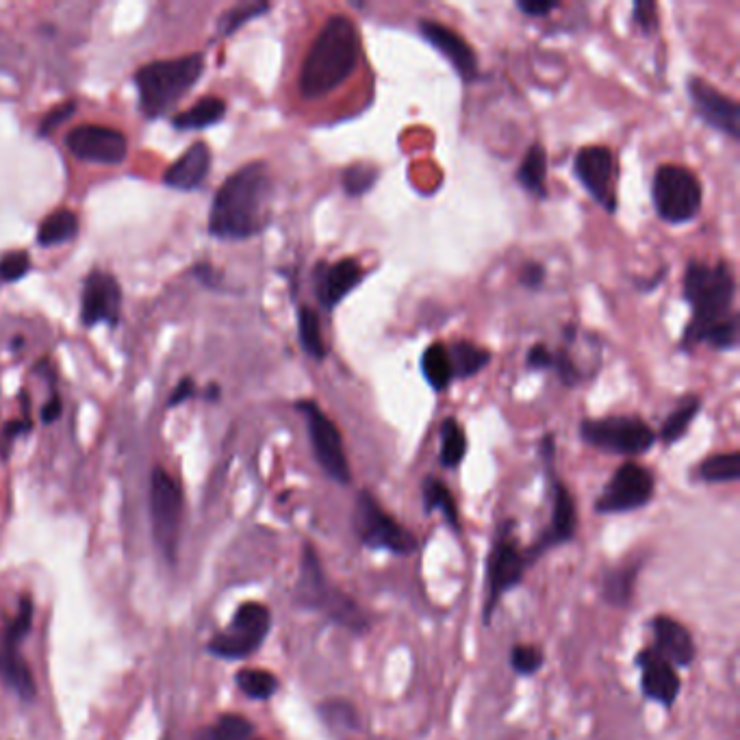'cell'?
Wrapping results in <instances>:
<instances>
[{
    "mask_svg": "<svg viewBox=\"0 0 740 740\" xmlns=\"http://www.w3.org/2000/svg\"><path fill=\"white\" fill-rule=\"evenodd\" d=\"M274 183L267 165L257 161L237 170L215 194L209 233L220 239H250L270 222Z\"/></svg>",
    "mask_w": 740,
    "mask_h": 740,
    "instance_id": "cell-1",
    "label": "cell"
},
{
    "mask_svg": "<svg viewBox=\"0 0 740 740\" xmlns=\"http://www.w3.org/2000/svg\"><path fill=\"white\" fill-rule=\"evenodd\" d=\"M361 57V37L354 22L335 14L326 20L322 31L317 33L309 53L302 63L300 92L304 98L317 100L346 83L356 70Z\"/></svg>",
    "mask_w": 740,
    "mask_h": 740,
    "instance_id": "cell-2",
    "label": "cell"
},
{
    "mask_svg": "<svg viewBox=\"0 0 740 740\" xmlns=\"http://www.w3.org/2000/svg\"><path fill=\"white\" fill-rule=\"evenodd\" d=\"M734 296L736 280L732 267L725 261L714 265L699 261L688 263L684 274V298L693 306V320L684 330V350H693L697 343L704 341L708 328L732 313Z\"/></svg>",
    "mask_w": 740,
    "mask_h": 740,
    "instance_id": "cell-3",
    "label": "cell"
},
{
    "mask_svg": "<svg viewBox=\"0 0 740 740\" xmlns=\"http://www.w3.org/2000/svg\"><path fill=\"white\" fill-rule=\"evenodd\" d=\"M202 70V55L152 61L148 66L139 68L135 74V85L144 116L159 118L163 113H168L198 83Z\"/></svg>",
    "mask_w": 740,
    "mask_h": 740,
    "instance_id": "cell-4",
    "label": "cell"
},
{
    "mask_svg": "<svg viewBox=\"0 0 740 740\" xmlns=\"http://www.w3.org/2000/svg\"><path fill=\"white\" fill-rule=\"evenodd\" d=\"M298 602L311 610H320L328 619L343 625L352 632H365L367 630V617L363 610L356 606L352 599L335 589L328 582L326 573L320 565V558L313 552V547L306 545L302 554V569H300V580L296 589Z\"/></svg>",
    "mask_w": 740,
    "mask_h": 740,
    "instance_id": "cell-5",
    "label": "cell"
},
{
    "mask_svg": "<svg viewBox=\"0 0 740 740\" xmlns=\"http://www.w3.org/2000/svg\"><path fill=\"white\" fill-rule=\"evenodd\" d=\"M652 200L660 220L667 224H686L695 220L704 202L699 178L682 165H660L654 174Z\"/></svg>",
    "mask_w": 740,
    "mask_h": 740,
    "instance_id": "cell-6",
    "label": "cell"
},
{
    "mask_svg": "<svg viewBox=\"0 0 740 740\" xmlns=\"http://www.w3.org/2000/svg\"><path fill=\"white\" fill-rule=\"evenodd\" d=\"M580 435L597 450L623 456L645 454L656 443L654 430L632 415L586 419L580 424Z\"/></svg>",
    "mask_w": 740,
    "mask_h": 740,
    "instance_id": "cell-7",
    "label": "cell"
},
{
    "mask_svg": "<svg viewBox=\"0 0 740 740\" xmlns=\"http://www.w3.org/2000/svg\"><path fill=\"white\" fill-rule=\"evenodd\" d=\"M354 528L359 539L372 550H387L398 556H411L417 552V539L413 534L389 517L367 491L356 497Z\"/></svg>",
    "mask_w": 740,
    "mask_h": 740,
    "instance_id": "cell-8",
    "label": "cell"
},
{
    "mask_svg": "<svg viewBox=\"0 0 740 740\" xmlns=\"http://www.w3.org/2000/svg\"><path fill=\"white\" fill-rule=\"evenodd\" d=\"M270 625L272 615L263 604H244L235 612L231 625L209 643V652L228 660L246 658L261 647Z\"/></svg>",
    "mask_w": 740,
    "mask_h": 740,
    "instance_id": "cell-9",
    "label": "cell"
},
{
    "mask_svg": "<svg viewBox=\"0 0 740 740\" xmlns=\"http://www.w3.org/2000/svg\"><path fill=\"white\" fill-rule=\"evenodd\" d=\"M296 408L306 417V426H309V437L317 463H320V467L335 482L348 484L352 478L350 463L346 450H343L341 432L333 424V419L311 400L298 402Z\"/></svg>",
    "mask_w": 740,
    "mask_h": 740,
    "instance_id": "cell-10",
    "label": "cell"
},
{
    "mask_svg": "<svg viewBox=\"0 0 740 740\" xmlns=\"http://www.w3.org/2000/svg\"><path fill=\"white\" fill-rule=\"evenodd\" d=\"M181 513L183 495L178 484L165 474L163 469L152 471L150 484V515L155 541L165 558L172 560L178 545V532H181Z\"/></svg>",
    "mask_w": 740,
    "mask_h": 740,
    "instance_id": "cell-11",
    "label": "cell"
},
{
    "mask_svg": "<svg viewBox=\"0 0 740 740\" xmlns=\"http://www.w3.org/2000/svg\"><path fill=\"white\" fill-rule=\"evenodd\" d=\"M654 497V476L643 465L625 463L615 476L610 478L606 489L599 495L595 510L602 515L630 513V510L643 508Z\"/></svg>",
    "mask_w": 740,
    "mask_h": 740,
    "instance_id": "cell-12",
    "label": "cell"
},
{
    "mask_svg": "<svg viewBox=\"0 0 740 740\" xmlns=\"http://www.w3.org/2000/svg\"><path fill=\"white\" fill-rule=\"evenodd\" d=\"M31 617L33 606L29 599H24L16 619L9 623L3 643H0V675H3L7 686L14 688V691L24 699L35 697V680L29 671V665L20 654V643L31 628Z\"/></svg>",
    "mask_w": 740,
    "mask_h": 740,
    "instance_id": "cell-13",
    "label": "cell"
},
{
    "mask_svg": "<svg viewBox=\"0 0 740 740\" xmlns=\"http://www.w3.org/2000/svg\"><path fill=\"white\" fill-rule=\"evenodd\" d=\"M66 146L72 150V155L83 161L109 165L122 163L126 159V152H129V142L120 131L98 124L76 126L68 133Z\"/></svg>",
    "mask_w": 740,
    "mask_h": 740,
    "instance_id": "cell-14",
    "label": "cell"
},
{
    "mask_svg": "<svg viewBox=\"0 0 740 740\" xmlns=\"http://www.w3.org/2000/svg\"><path fill=\"white\" fill-rule=\"evenodd\" d=\"M526 565L528 558L519 552L517 541L508 537V530H502L489 558V602L487 608H484V617H487V621L493 615V608L500 604V597L508 591H513L521 582Z\"/></svg>",
    "mask_w": 740,
    "mask_h": 740,
    "instance_id": "cell-15",
    "label": "cell"
},
{
    "mask_svg": "<svg viewBox=\"0 0 740 740\" xmlns=\"http://www.w3.org/2000/svg\"><path fill=\"white\" fill-rule=\"evenodd\" d=\"M573 172H576L578 181L586 187V191L599 202L604 204L606 211H615L617 198L612 191V181H615V157L612 150L606 146H586L580 148L576 161H573Z\"/></svg>",
    "mask_w": 740,
    "mask_h": 740,
    "instance_id": "cell-16",
    "label": "cell"
},
{
    "mask_svg": "<svg viewBox=\"0 0 740 740\" xmlns=\"http://www.w3.org/2000/svg\"><path fill=\"white\" fill-rule=\"evenodd\" d=\"M688 94L693 98L695 111L712 129L730 135L732 139L740 137V107L734 98L719 92L717 87L704 79H688Z\"/></svg>",
    "mask_w": 740,
    "mask_h": 740,
    "instance_id": "cell-17",
    "label": "cell"
},
{
    "mask_svg": "<svg viewBox=\"0 0 740 740\" xmlns=\"http://www.w3.org/2000/svg\"><path fill=\"white\" fill-rule=\"evenodd\" d=\"M122 291L118 280L107 272H92L85 280L81 320L87 328L96 324H116L120 317Z\"/></svg>",
    "mask_w": 740,
    "mask_h": 740,
    "instance_id": "cell-18",
    "label": "cell"
},
{
    "mask_svg": "<svg viewBox=\"0 0 740 740\" xmlns=\"http://www.w3.org/2000/svg\"><path fill=\"white\" fill-rule=\"evenodd\" d=\"M363 276L365 270L354 259H341L335 263L320 261L313 272L315 296L326 311H333L352 289L361 285Z\"/></svg>",
    "mask_w": 740,
    "mask_h": 740,
    "instance_id": "cell-19",
    "label": "cell"
},
{
    "mask_svg": "<svg viewBox=\"0 0 740 740\" xmlns=\"http://www.w3.org/2000/svg\"><path fill=\"white\" fill-rule=\"evenodd\" d=\"M419 33L424 35V40L435 46L439 53L448 59L458 76L465 81H474L478 76V59L474 48L467 44L465 37L458 35L454 29L445 27V24L437 20H421L419 22Z\"/></svg>",
    "mask_w": 740,
    "mask_h": 740,
    "instance_id": "cell-20",
    "label": "cell"
},
{
    "mask_svg": "<svg viewBox=\"0 0 740 740\" xmlns=\"http://www.w3.org/2000/svg\"><path fill=\"white\" fill-rule=\"evenodd\" d=\"M636 665L641 669V684L647 699L658 701L662 706H673L680 695V675L665 658H660L654 649H643L636 656Z\"/></svg>",
    "mask_w": 740,
    "mask_h": 740,
    "instance_id": "cell-21",
    "label": "cell"
},
{
    "mask_svg": "<svg viewBox=\"0 0 740 740\" xmlns=\"http://www.w3.org/2000/svg\"><path fill=\"white\" fill-rule=\"evenodd\" d=\"M552 510H554V513H552V528H547V532L543 534V539L526 556L528 560L541 556L543 552H547L554 545L571 541L573 534H576V523H578L576 504H573V497H571L569 489L565 487L563 482L554 484V508Z\"/></svg>",
    "mask_w": 740,
    "mask_h": 740,
    "instance_id": "cell-22",
    "label": "cell"
},
{
    "mask_svg": "<svg viewBox=\"0 0 740 740\" xmlns=\"http://www.w3.org/2000/svg\"><path fill=\"white\" fill-rule=\"evenodd\" d=\"M656 647L654 652L665 658L673 667H688L695 660V641L682 623L671 617H658L654 621Z\"/></svg>",
    "mask_w": 740,
    "mask_h": 740,
    "instance_id": "cell-23",
    "label": "cell"
},
{
    "mask_svg": "<svg viewBox=\"0 0 740 740\" xmlns=\"http://www.w3.org/2000/svg\"><path fill=\"white\" fill-rule=\"evenodd\" d=\"M209 168H211V150L204 142H198L194 146H189L183 152V157L165 172L163 181L172 189L191 191L204 183Z\"/></svg>",
    "mask_w": 740,
    "mask_h": 740,
    "instance_id": "cell-24",
    "label": "cell"
},
{
    "mask_svg": "<svg viewBox=\"0 0 740 740\" xmlns=\"http://www.w3.org/2000/svg\"><path fill=\"white\" fill-rule=\"evenodd\" d=\"M226 116V102L222 98H202L194 107L174 116L172 124L178 131H200L218 124Z\"/></svg>",
    "mask_w": 740,
    "mask_h": 740,
    "instance_id": "cell-25",
    "label": "cell"
},
{
    "mask_svg": "<svg viewBox=\"0 0 740 740\" xmlns=\"http://www.w3.org/2000/svg\"><path fill=\"white\" fill-rule=\"evenodd\" d=\"M545 174H547V152L541 144H532L517 170V183L532 196L545 198Z\"/></svg>",
    "mask_w": 740,
    "mask_h": 740,
    "instance_id": "cell-26",
    "label": "cell"
},
{
    "mask_svg": "<svg viewBox=\"0 0 740 740\" xmlns=\"http://www.w3.org/2000/svg\"><path fill=\"white\" fill-rule=\"evenodd\" d=\"M421 372H424L428 385L435 391H443L450 387V382L454 380V372L448 348H445L443 343H432V346L424 352V356H421Z\"/></svg>",
    "mask_w": 740,
    "mask_h": 740,
    "instance_id": "cell-27",
    "label": "cell"
},
{
    "mask_svg": "<svg viewBox=\"0 0 740 740\" xmlns=\"http://www.w3.org/2000/svg\"><path fill=\"white\" fill-rule=\"evenodd\" d=\"M450 361H452V372L454 378H471L478 372H482L484 367L491 361V352L474 346L469 341H458L448 350Z\"/></svg>",
    "mask_w": 740,
    "mask_h": 740,
    "instance_id": "cell-28",
    "label": "cell"
},
{
    "mask_svg": "<svg viewBox=\"0 0 740 740\" xmlns=\"http://www.w3.org/2000/svg\"><path fill=\"white\" fill-rule=\"evenodd\" d=\"M298 335L302 350L313 356L315 361H324L326 359V343L322 339V326H320V317L309 306H300L298 313Z\"/></svg>",
    "mask_w": 740,
    "mask_h": 740,
    "instance_id": "cell-29",
    "label": "cell"
},
{
    "mask_svg": "<svg viewBox=\"0 0 740 740\" xmlns=\"http://www.w3.org/2000/svg\"><path fill=\"white\" fill-rule=\"evenodd\" d=\"M76 231H79V218H76L72 211L61 209L55 211L53 215H48L42 222L40 233H37V241H40L42 246H57L63 244V241L72 239Z\"/></svg>",
    "mask_w": 740,
    "mask_h": 740,
    "instance_id": "cell-30",
    "label": "cell"
},
{
    "mask_svg": "<svg viewBox=\"0 0 740 740\" xmlns=\"http://www.w3.org/2000/svg\"><path fill=\"white\" fill-rule=\"evenodd\" d=\"M467 452V437L463 428L458 426L454 417H448L441 424V465L443 467H458Z\"/></svg>",
    "mask_w": 740,
    "mask_h": 740,
    "instance_id": "cell-31",
    "label": "cell"
},
{
    "mask_svg": "<svg viewBox=\"0 0 740 740\" xmlns=\"http://www.w3.org/2000/svg\"><path fill=\"white\" fill-rule=\"evenodd\" d=\"M699 408H701V400L697 398V395H688V398H684L680 402V406L675 408V411L667 417L665 426H662V430H660V439L665 443L680 441L686 435L688 426L693 424V419L699 413Z\"/></svg>",
    "mask_w": 740,
    "mask_h": 740,
    "instance_id": "cell-32",
    "label": "cell"
},
{
    "mask_svg": "<svg viewBox=\"0 0 740 740\" xmlns=\"http://www.w3.org/2000/svg\"><path fill=\"white\" fill-rule=\"evenodd\" d=\"M421 493H424V508L426 513H432V510H441L445 521L450 523L452 528H458V513H456V502L450 493V489L437 478H426L424 487H421Z\"/></svg>",
    "mask_w": 740,
    "mask_h": 740,
    "instance_id": "cell-33",
    "label": "cell"
},
{
    "mask_svg": "<svg viewBox=\"0 0 740 740\" xmlns=\"http://www.w3.org/2000/svg\"><path fill=\"white\" fill-rule=\"evenodd\" d=\"M699 478L706 482H736L740 478V454H714L699 465Z\"/></svg>",
    "mask_w": 740,
    "mask_h": 740,
    "instance_id": "cell-34",
    "label": "cell"
},
{
    "mask_svg": "<svg viewBox=\"0 0 740 740\" xmlns=\"http://www.w3.org/2000/svg\"><path fill=\"white\" fill-rule=\"evenodd\" d=\"M237 686L241 688V693L248 695L250 699L265 701L278 691V680L270 671L244 669L237 673Z\"/></svg>",
    "mask_w": 740,
    "mask_h": 740,
    "instance_id": "cell-35",
    "label": "cell"
},
{
    "mask_svg": "<svg viewBox=\"0 0 740 740\" xmlns=\"http://www.w3.org/2000/svg\"><path fill=\"white\" fill-rule=\"evenodd\" d=\"M376 181H378V168H374L372 163H354L341 174L343 189H346V194L350 198L365 196L367 191L374 187Z\"/></svg>",
    "mask_w": 740,
    "mask_h": 740,
    "instance_id": "cell-36",
    "label": "cell"
},
{
    "mask_svg": "<svg viewBox=\"0 0 740 740\" xmlns=\"http://www.w3.org/2000/svg\"><path fill=\"white\" fill-rule=\"evenodd\" d=\"M252 725L239 714H224L211 730L204 732L200 740H250Z\"/></svg>",
    "mask_w": 740,
    "mask_h": 740,
    "instance_id": "cell-37",
    "label": "cell"
},
{
    "mask_svg": "<svg viewBox=\"0 0 740 740\" xmlns=\"http://www.w3.org/2000/svg\"><path fill=\"white\" fill-rule=\"evenodd\" d=\"M636 569L639 567H621V569L608 573L606 582H604V595L610 604H615V606L628 604V599L634 589Z\"/></svg>",
    "mask_w": 740,
    "mask_h": 740,
    "instance_id": "cell-38",
    "label": "cell"
},
{
    "mask_svg": "<svg viewBox=\"0 0 740 740\" xmlns=\"http://www.w3.org/2000/svg\"><path fill=\"white\" fill-rule=\"evenodd\" d=\"M738 330H740L738 313H730L727 317H723L721 322L708 328L704 341H708L710 346H714L717 350H734L738 346Z\"/></svg>",
    "mask_w": 740,
    "mask_h": 740,
    "instance_id": "cell-39",
    "label": "cell"
},
{
    "mask_svg": "<svg viewBox=\"0 0 740 740\" xmlns=\"http://www.w3.org/2000/svg\"><path fill=\"white\" fill-rule=\"evenodd\" d=\"M265 11H270V5H267V3H244V5H237L233 9H228L220 20V33L224 37H228L231 33H235L237 29L244 27L246 22L265 14Z\"/></svg>",
    "mask_w": 740,
    "mask_h": 740,
    "instance_id": "cell-40",
    "label": "cell"
},
{
    "mask_svg": "<svg viewBox=\"0 0 740 740\" xmlns=\"http://www.w3.org/2000/svg\"><path fill=\"white\" fill-rule=\"evenodd\" d=\"M543 665V654L537 647L532 645H517L510 652V667L519 675H532L537 673Z\"/></svg>",
    "mask_w": 740,
    "mask_h": 740,
    "instance_id": "cell-41",
    "label": "cell"
},
{
    "mask_svg": "<svg viewBox=\"0 0 740 740\" xmlns=\"http://www.w3.org/2000/svg\"><path fill=\"white\" fill-rule=\"evenodd\" d=\"M31 270V259L27 252H7L0 257V280L3 283H16Z\"/></svg>",
    "mask_w": 740,
    "mask_h": 740,
    "instance_id": "cell-42",
    "label": "cell"
},
{
    "mask_svg": "<svg viewBox=\"0 0 740 740\" xmlns=\"http://www.w3.org/2000/svg\"><path fill=\"white\" fill-rule=\"evenodd\" d=\"M74 111H76V102L74 100L63 102V105H57L55 109H50L46 113V116H44L42 124H40V135L42 137L53 135L63 122H68L74 116Z\"/></svg>",
    "mask_w": 740,
    "mask_h": 740,
    "instance_id": "cell-43",
    "label": "cell"
},
{
    "mask_svg": "<svg viewBox=\"0 0 740 740\" xmlns=\"http://www.w3.org/2000/svg\"><path fill=\"white\" fill-rule=\"evenodd\" d=\"M552 369H554V372L558 374V378L563 380V385H567V387L578 385L580 378H582L578 365L573 363L571 354H569L567 350L554 352V363H552Z\"/></svg>",
    "mask_w": 740,
    "mask_h": 740,
    "instance_id": "cell-44",
    "label": "cell"
},
{
    "mask_svg": "<svg viewBox=\"0 0 740 740\" xmlns=\"http://www.w3.org/2000/svg\"><path fill=\"white\" fill-rule=\"evenodd\" d=\"M348 708L350 706L346 704V701H335V704H326L322 708V714L326 717V723L337 725V727H341V730H346V727H352V730H354V727L359 723H356V712L348 714V717L343 714Z\"/></svg>",
    "mask_w": 740,
    "mask_h": 740,
    "instance_id": "cell-45",
    "label": "cell"
},
{
    "mask_svg": "<svg viewBox=\"0 0 740 740\" xmlns=\"http://www.w3.org/2000/svg\"><path fill=\"white\" fill-rule=\"evenodd\" d=\"M634 22L639 24L643 33H652L658 27V7L647 0H639L634 5Z\"/></svg>",
    "mask_w": 740,
    "mask_h": 740,
    "instance_id": "cell-46",
    "label": "cell"
},
{
    "mask_svg": "<svg viewBox=\"0 0 740 740\" xmlns=\"http://www.w3.org/2000/svg\"><path fill=\"white\" fill-rule=\"evenodd\" d=\"M519 280H521V285H526L530 289H537V287L543 285V280H545V267L541 263L530 261V263L523 265Z\"/></svg>",
    "mask_w": 740,
    "mask_h": 740,
    "instance_id": "cell-47",
    "label": "cell"
},
{
    "mask_svg": "<svg viewBox=\"0 0 740 740\" xmlns=\"http://www.w3.org/2000/svg\"><path fill=\"white\" fill-rule=\"evenodd\" d=\"M517 7L526 16L539 18V16H547V14H550V11L558 9L560 5L558 3H550V0H519Z\"/></svg>",
    "mask_w": 740,
    "mask_h": 740,
    "instance_id": "cell-48",
    "label": "cell"
},
{
    "mask_svg": "<svg viewBox=\"0 0 740 740\" xmlns=\"http://www.w3.org/2000/svg\"><path fill=\"white\" fill-rule=\"evenodd\" d=\"M552 363H554V352L541 346V343L528 352V367L534 369V372H539V369H552Z\"/></svg>",
    "mask_w": 740,
    "mask_h": 740,
    "instance_id": "cell-49",
    "label": "cell"
},
{
    "mask_svg": "<svg viewBox=\"0 0 740 740\" xmlns=\"http://www.w3.org/2000/svg\"><path fill=\"white\" fill-rule=\"evenodd\" d=\"M191 393H194V382H191L189 378H185L183 382H181V385H178V389L172 393V398H170V406H176V404H183L187 398H189V395Z\"/></svg>",
    "mask_w": 740,
    "mask_h": 740,
    "instance_id": "cell-50",
    "label": "cell"
},
{
    "mask_svg": "<svg viewBox=\"0 0 740 740\" xmlns=\"http://www.w3.org/2000/svg\"><path fill=\"white\" fill-rule=\"evenodd\" d=\"M61 408H63L61 400L55 395V398H50L48 404L42 408V419L46 421V424H50V421H55L61 415Z\"/></svg>",
    "mask_w": 740,
    "mask_h": 740,
    "instance_id": "cell-51",
    "label": "cell"
},
{
    "mask_svg": "<svg viewBox=\"0 0 740 740\" xmlns=\"http://www.w3.org/2000/svg\"><path fill=\"white\" fill-rule=\"evenodd\" d=\"M29 428H31L29 421H11V424L7 426V435L16 437V435H22V432H27Z\"/></svg>",
    "mask_w": 740,
    "mask_h": 740,
    "instance_id": "cell-52",
    "label": "cell"
}]
</instances>
